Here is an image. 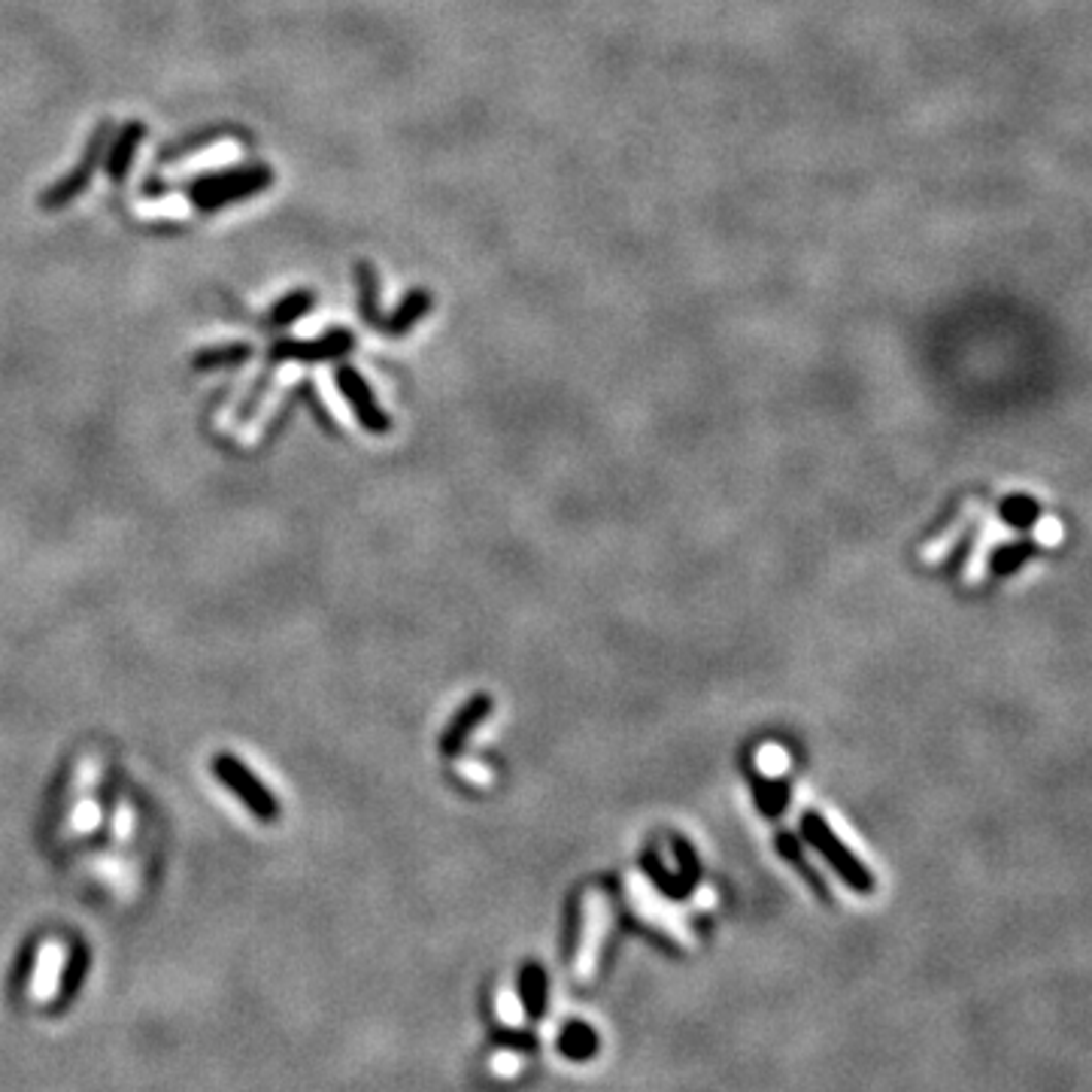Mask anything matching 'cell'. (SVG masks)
<instances>
[{
	"label": "cell",
	"instance_id": "16",
	"mask_svg": "<svg viewBox=\"0 0 1092 1092\" xmlns=\"http://www.w3.org/2000/svg\"><path fill=\"white\" fill-rule=\"evenodd\" d=\"M116 835L119 838L131 835V810L128 807H119V813H116Z\"/></svg>",
	"mask_w": 1092,
	"mask_h": 1092
},
{
	"label": "cell",
	"instance_id": "7",
	"mask_svg": "<svg viewBox=\"0 0 1092 1092\" xmlns=\"http://www.w3.org/2000/svg\"><path fill=\"white\" fill-rule=\"evenodd\" d=\"M352 349V334L349 331H331L322 341H307V344H292L283 341L277 344V358H303V361H322V358H338Z\"/></svg>",
	"mask_w": 1092,
	"mask_h": 1092
},
{
	"label": "cell",
	"instance_id": "12",
	"mask_svg": "<svg viewBox=\"0 0 1092 1092\" xmlns=\"http://www.w3.org/2000/svg\"><path fill=\"white\" fill-rule=\"evenodd\" d=\"M561 1050H565L568 1056H574V1059L592 1056V1050H596V1035H592V1029H589V1026H580V1023L568 1026V1029H565V1038H561Z\"/></svg>",
	"mask_w": 1092,
	"mask_h": 1092
},
{
	"label": "cell",
	"instance_id": "1",
	"mask_svg": "<svg viewBox=\"0 0 1092 1092\" xmlns=\"http://www.w3.org/2000/svg\"><path fill=\"white\" fill-rule=\"evenodd\" d=\"M274 183V173L270 167H244V170H228V173H210V176H200L198 183H192L189 189V198L192 203L203 210V213H213V210H222L228 203H237V200H247L258 192H264L267 186Z\"/></svg>",
	"mask_w": 1092,
	"mask_h": 1092
},
{
	"label": "cell",
	"instance_id": "9",
	"mask_svg": "<svg viewBox=\"0 0 1092 1092\" xmlns=\"http://www.w3.org/2000/svg\"><path fill=\"white\" fill-rule=\"evenodd\" d=\"M428 307H431V298L425 295V292H413V295H407L404 298V303L397 307L395 313L386 319V331H392V334H404V331H410L425 313H428Z\"/></svg>",
	"mask_w": 1092,
	"mask_h": 1092
},
{
	"label": "cell",
	"instance_id": "6",
	"mask_svg": "<svg viewBox=\"0 0 1092 1092\" xmlns=\"http://www.w3.org/2000/svg\"><path fill=\"white\" fill-rule=\"evenodd\" d=\"M492 713V698L489 696H477V698H471L455 716H452V722H449V729L444 732V738H441V752L444 756H458L461 749H464V744H468V738H471V732L486 719Z\"/></svg>",
	"mask_w": 1092,
	"mask_h": 1092
},
{
	"label": "cell",
	"instance_id": "8",
	"mask_svg": "<svg viewBox=\"0 0 1092 1092\" xmlns=\"http://www.w3.org/2000/svg\"><path fill=\"white\" fill-rule=\"evenodd\" d=\"M143 137H147L143 122H128L119 131V137L109 147V158H106V173H109L113 183H122L128 176V167H131V161L137 155V147L143 143Z\"/></svg>",
	"mask_w": 1092,
	"mask_h": 1092
},
{
	"label": "cell",
	"instance_id": "15",
	"mask_svg": "<svg viewBox=\"0 0 1092 1092\" xmlns=\"http://www.w3.org/2000/svg\"><path fill=\"white\" fill-rule=\"evenodd\" d=\"M98 816H100L98 804H95L92 798H86V801H83V804L76 807V813H73L76 832H92V829L98 826Z\"/></svg>",
	"mask_w": 1092,
	"mask_h": 1092
},
{
	"label": "cell",
	"instance_id": "2",
	"mask_svg": "<svg viewBox=\"0 0 1092 1092\" xmlns=\"http://www.w3.org/2000/svg\"><path fill=\"white\" fill-rule=\"evenodd\" d=\"M801 835L807 838V844L813 846V849L838 871V877H841L844 884H849L856 893H871V890H874L871 871L846 849L844 841L832 832V826H829L820 813L807 810V813L801 816Z\"/></svg>",
	"mask_w": 1092,
	"mask_h": 1092
},
{
	"label": "cell",
	"instance_id": "3",
	"mask_svg": "<svg viewBox=\"0 0 1092 1092\" xmlns=\"http://www.w3.org/2000/svg\"><path fill=\"white\" fill-rule=\"evenodd\" d=\"M103 143H106V125H100V131H95V137L89 140V150L83 155V161L76 164V170H70L61 183H55L50 192L40 198V203H43L46 210H61V206H67L70 200L76 198V195L89 186V180H92V173H95V167H98Z\"/></svg>",
	"mask_w": 1092,
	"mask_h": 1092
},
{
	"label": "cell",
	"instance_id": "14",
	"mask_svg": "<svg viewBox=\"0 0 1092 1092\" xmlns=\"http://www.w3.org/2000/svg\"><path fill=\"white\" fill-rule=\"evenodd\" d=\"M249 349L247 347H228V349H210V352H200L198 364L200 367H216V364H234L240 358H247Z\"/></svg>",
	"mask_w": 1092,
	"mask_h": 1092
},
{
	"label": "cell",
	"instance_id": "5",
	"mask_svg": "<svg viewBox=\"0 0 1092 1092\" xmlns=\"http://www.w3.org/2000/svg\"><path fill=\"white\" fill-rule=\"evenodd\" d=\"M338 386H341V392H344V397L352 404L355 416L361 419V425H364L367 431L383 435V431H389V428H392L389 416H386V413L380 410V404L374 400L371 389H367V383H364V380H361L352 367H341V371H338Z\"/></svg>",
	"mask_w": 1092,
	"mask_h": 1092
},
{
	"label": "cell",
	"instance_id": "10",
	"mask_svg": "<svg viewBox=\"0 0 1092 1092\" xmlns=\"http://www.w3.org/2000/svg\"><path fill=\"white\" fill-rule=\"evenodd\" d=\"M313 295L307 292V289H300V292H292V295H286V298L280 300L277 307H274V313H270V322L274 325H289V322H295V319H300L310 307H313Z\"/></svg>",
	"mask_w": 1092,
	"mask_h": 1092
},
{
	"label": "cell",
	"instance_id": "13",
	"mask_svg": "<svg viewBox=\"0 0 1092 1092\" xmlns=\"http://www.w3.org/2000/svg\"><path fill=\"white\" fill-rule=\"evenodd\" d=\"M756 790H759V807L768 816L783 813V807H786V786L783 783H756Z\"/></svg>",
	"mask_w": 1092,
	"mask_h": 1092
},
{
	"label": "cell",
	"instance_id": "11",
	"mask_svg": "<svg viewBox=\"0 0 1092 1092\" xmlns=\"http://www.w3.org/2000/svg\"><path fill=\"white\" fill-rule=\"evenodd\" d=\"M544 968H541V965H525V971H522V995H525V1004H528V1010H532L535 1017L544 1010Z\"/></svg>",
	"mask_w": 1092,
	"mask_h": 1092
},
{
	"label": "cell",
	"instance_id": "4",
	"mask_svg": "<svg viewBox=\"0 0 1092 1092\" xmlns=\"http://www.w3.org/2000/svg\"><path fill=\"white\" fill-rule=\"evenodd\" d=\"M216 774H219L234 793L240 795L258 816H264V820H274V816H277V801H274V795L267 793V790L252 777V771L244 768L234 756H219V759H216Z\"/></svg>",
	"mask_w": 1092,
	"mask_h": 1092
}]
</instances>
